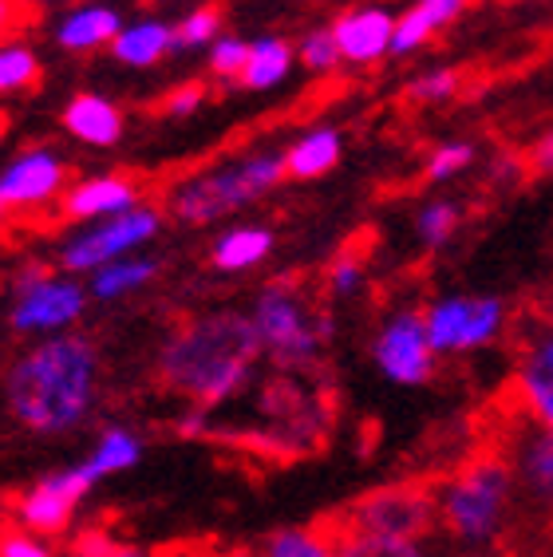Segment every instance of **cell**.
I'll use <instances>...</instances> for the list:
<instances>
[{
  "label": "cell",
  "instance_id": "19",
  "mask_svg": "<svg viewBox=\"0 0 553 557\" xmlns=\"http://www.w3.org/2000/svg\"><path fill=\"white\" fill-rule=\"evenodd\" d=\"M470 0H415L404 16H395V36H392V55H407L415 48H423L439 28H447L467 12Z\"/></svg>",
  "mask_w": 553,
  "mask_h": 557
},
{
  "label": "cell",
  "instance_id": "12",
  "mask_svg": "<svg viewBox=\"0 0 553 557\" xmlns=\"http://www.w3.org/2000/svg\"><path fill=\"white\" fill-rule=\"evenodd\" d=\"M67 183V166L60 150L52 147H28L0 171V198L9 210H44L60 202Z\"/></svg>",
  "mask_w": 553,
  "mask_h": 557
},
{
  "label": "cell",
  "instance_id": "31",
  "mask_svg": "<svg viewBox=\"0 0 553 557\" xmlns=\"http://www.w3.org/2000/svg\"><path fill=\"white\" fill-rule=\"evenodd\" d=\"M297 64H305L309 72H332L341 64V44L332 36V28H312V33L300 36L297 44Z\"/></svg>",
  "mask_w": 553,
  "mask_h": 557
},
{
  "label": "cell",
  "instance_id": "4",
  "mask_svg": "<svg viewBox=\"0 0 553 557\" xmlns=\"http://www.w3.org/2000/svg\"><path fill=\"white\" fill-rule=\"evenodd\" d=\"M285 178V150H254V154L206 166L191 178H179L167 190L162 206L179 225H210L273 194Z\"/></svg>",
  "mask_w": 553,
  "mask_h": 557
},
{
  "label": "cell",
  "instance_id": "25",
  "mask_svg": "<svg viewBox=\"0 0 553 557\" xmlns=\"http://www.w3.org/2000/svg\"><path fill=\"white\" fill-rule=\"evenodd\" d=\"M155 277H159V261L127 253V258L107 261L103 269H96L91 281H87V293L96 300H123V297H131V293L155 285Z\"/></svg>",
  "mask_w": 553,
  "mask_h": 557
},
{
  "label": "cell",
  "instance_id": "28",
  "mask_svg": "<svg viewBox=\"0 0 553 557\" xmlns=\"http://www.w3.org/2000/svg\"><path fill=\"white\" fill-rule=\"evenodd\" d=\"M40 84V55L28 44H0V96Z\"/></svg>",
  "mask_w": 553,
  "mask_h": 557
},
{
  "label": "cell",
  "instance_id": "36",
  "mask_svg": "<svg viewBox=\"0 0 553 557\" xmlns=\"http://www.w3.org/2000/svg\"><path fill=\"white\" fill-rule=\"evenodd\" d=\"M0 557H56L52 546L33 530H4L0 534Z\"/></svg>",
  "mask_w": 553,
  "mask_h": 557
},
{
  "label": "cell",
  "instance_id": "34",
  "mask_svg": "<svg viewBox=\"0 0 553 557\" xmlns=\"http://www.w3.org/2000/svg\"><path fill=\"white\" fill-rule=\"evenodd\" d=\"M470 162H475V147H470V143H447V147H439L435 154L427 159V178H431V183H447L458 171H467Z\"/></svg>",
  "mask_w": 553,
  "mask_h": 557
},
{
  "label": "cell",
  "instance_id": "39",
  "mask_svg": "<svg viewBox=\"0 0 553 557\" xmlns=\"http://www.w3.org/2000/svg\"><path fill=\"white\" fill-rule=\"evenodd\" d=\"M526 159H530V171L533 174H553V131H545L542 139L533 143Z\"/></svg>",
  "mask_w": 553,
  "mask_h": 557
},
{
  "label": "cell",
  "instance_id": "32",
  "mask_svg": "<svg viewBox=\"0 0 553 557\" xmlns=\"http://www.w3.org/2000/svg\"><path fill=\"white\" fill-rule=\"evenodd\" d=\"M458 91V72L455 67H435V72H423L419 79L407 84V99L411 103H443Z\"/></svg>",
  "mask_w": 553,
  "mask_h": 557
},
{
  "label": "cell",
  "instance_id": "16",
  "mask_svg": "<svg viewBox=\"0 0 553 557\" xmlns=\"http://www.w3.org/2000/svg\"><path fill=\"white\" fill-rule=\"evenodd\" d=\"M518 399L533 423L553 431V329L533 336L518 360Z\"/></svg>",
  "mask_w": 553,
  "mask_h": 557
},
{
  "label": "cell",
  "instance_id": "17",
  "mask_svg": "<svg viewBox=\"0 0 553 557\" xmlns=\"http://www.w3.org/2000/svg\"><path fill=\"white\" fill-rule=\"evenodd\" d=\"M60 123H64L67 135H72L75 143H84V147H115V143L123 139V127H127V123H123V111H119L111 99L91 96V91L75 96L64 108V115H60Z\"/></svg>",
  "mask_w": 553,
  "mask_h": 557
},
{
  "label": "cell",
  "instance_id": "30",
  "mask_svg": "<svg viewBox=\"0 0 553 557\" xmlns=\"http://www.w3.org/2000/svg\"><path fill=\"white\" fill-rule=\"evenodd\" d=\"M458 230V206L455 202H427L415 218V234L427 249L447 246L451 234Z\"/></svg>",
  "mask_w": 553,
  "mask_h": 557
},
{
  "label": "cell",
  "instance_id": "18",
  "mask_svg": "<svg viewBox=\"0 0 553 557\" xmlns=\"http://www.w3.org/2000/svg\"><path fill=\"white\" fill-rule=\"evenodd\" d=\"M119 33H123L119 9H111V4H79L56 24V44L64 52H96V48H111Z\"/></svg>",
  "mask_w": 553,
  "mask_h": 557
},
{
  "label": "cell",
  "instance_id": "33",
  "mask_svg": "<svg viewBox=\"0 0 553 557\" xmlns=\"http://www.w3.org/2000/svg\"><path fill=\"white\" fill-rule=\"evenodd\" d=\"M245 60H249V40L242 36H218L210 44V72L222 79H237L245 72Z\"/></svg>",
  "mask_w": 553,
  "mask_h": 557
},
{
  "label": "cell",
  "instance_id": "37",
  "mask_svg": "<svg viewBox=\"0 0 553 557\" xmlns=\"http://www.w3.org/2000/svg\"><path fill=\"white\" fill-rule=\"evenodd\" d=\"M202 84H186V87H174L171 96L162 99V115H171V119H182V115H194V111L202 108Z\"/></svg>",
  "mask_w": 553,
  "mask_h": 557
},
{
  "label": "cell",
  "instance_id": "40",
  "mask_svg": "<svg viewBox=\"0 0 553 557\" xmlns=\"http://www.w3.org/2000/svg\"><path fill=\"white\" fill-rule=\"evenodd\" d=\"M24 16V9L16 4V0H0V36L12 33L16 28V21Z\"/></svg>",
  "mask_w": 553,
  "mask_h": 557
},
{
  "label": "cell",
  "instance_id": "14",
  "mask_svg": "<svg viewBox=\"0 0 553 557\" xmlns=\"http://www.w3.org/2000/svg\"><path fill=\"white\" fill-rule=\"evenodd\" d=\"M332 36L341 44L344 64H376L383 55H392L395 12H388L383 4L348 9L341 21L332 24Z\"/></svg>",
  "mask_w": 553,
  "mask_h": 557
},
{
  "label": "cell",
  "instance_id": "43",
  "mask_svg": "<svg viewBox=\"0 0 553 557\" xmlns=\"http://www.w3.org/2000/svg\"><path fill=\"white\" fill-rule=\"evenodd\" d=\"M162 557H191V554H182V549H174V554H162Z\"/></svg>",
  "mask_w": 553,
  "mask_h": 557
},
{
  "label": "cell",
  "instance_id": "45",
  "mask_svg": "<svg viewBox=\"0 0 553 557\" xmlns=\"http://www.w3.org/2000/svg\"><path fill=\"white\" fill-rule=\"evenodd\" d=\"M36 4H52V0H36Z\"/></svg>",
  "mask_w": 553,
  "mask_h": 557
},
{
  "label": "cell",
  "instance_id": "7",
  "mask_svg": "<svg viewBox=\"0 0 553 557\" xmlns=\"http://www.w3.org/2000/svg\"><path fill=\"white\" fill-rule=\"evenodd\" d=\"M344 522L380 537H404V542H427L439 530L435 491L419 483H392L380 491L364 494L352 506Z\"/></svg>",
  "mask_w": 553,
  "mask_h": 557
},
{
  "label": "cell",
  "instance_id": "23",
  "mask_svg": "<svg viewBox=\"0 0 553 557\" xmlns=\"http://www.w3.org/2000/svg\"><path fill=\"white\" fill-rule=\"evenodd\" d=\"M297 64V48L281 36H257L249 40V60H245V72L237 75V84L245 91H269V87L285 84L288 72Z\"/></svg>",
  "mask_w": 553,
  "mask_h": 557
},
{
  "label": "cell",
  "instance_id": "6",
  "mask_svg": "<svg viewBox=\"0 0 553 557\" xmlns=\"http://www.w3.org/2000/svg\"><path fill=\"white\" fill-rule=\"evenodd\" d=\"M162 230V210L138 202L135 210L115 218H99V222H87L75 237H67L60 246V269L72 273V277H91L96 269H103L107 261H119L135 253L138 246L155 242Z\"/></svg>",
  "mask_w": 553,
  "mask_h": 557
},
{
  "label": "cell",
  "instance_id": "5",
  "mask_svg": "<svg viewBox=\"0 0 553 557\" xmlns=\"http://www.w3.org/2000/svg\"><path fill=\"white\" fill-rule=\"evenodd\" d=\"M261 356L281 372H305L320 360L332 336L329 312H320L309 293L293 281H273L254 297L249 309Z\"/></svg>",
  "mask_w": 553,
  "mask_h": 557
},
{
  "label": "cell",
  "instance_id": "26",
  "mask_svg": "<svg viewBox=\"0 0 553 557\" xmlns=\"http://www.w3.org/2000/svg\"><path fill=\"white\" fill-rule=\"evenodd\" d=\"M336 546V557H431L423 549V542H404V537H380L364 534L356 525H348L344 518L324 525Z\"/></svg>",
  "mask_w": 553,
  "mask_h": 557
},
{
  "label": "cell",
  "instance_id": "2",
  "mask_svg": "<svg viewBox=\"0 0 553 557\" xmlns=\"http://www.w3.org/2000/svg\"><path fill=\"white\" fill-rule=\"evenodd\" d=\"M261 341L249 312H206L179 324L159 348V380L194 408H222L249 384Z\"/></svg>",
  "mask_w": 553,
  "mask_h": 557
},
{
  "label": "cell",
  "instance_id": "44",
  "mask_svg": "<svg viewBox=\"0 0 553 557\" xmlns=\"http://www.w3.org/2000/svg\"><path fill=\"white\" fill-rule=\"evenodd\" d=\"M0 139H4V115H0Z\"/></svg>",
  "mask_w": 553,
  "mask_h": 557
},
{
  "label": "cell",
  "instance_id": "35",
  "mask_svg": "<svg viewBox=\"0 0 553 557\" xmlns=\"http://www.w3.org/2000/svg\"><path fill=\"white\" fill-rule=\"evenodd\" d=\"M329 293L332 297H356L364 289V261L352 258V253H341V258L329 265Z\"/></svg>",
  "mask_w": 553,
  "mask_h": 557
},
{
  "label": "cell",
  "instance_id": "1",
  "mask_svg": "<svg viewBox=\"0 0 553 557\" xmlns=\"http://www.w3.org/2000/svg\"><path fill=\"white\" fill-rule=\"evenodd\" d=\"M99 399V352L87 336H44L4 372V404L21 428L36 435H67L84 428Z\"/></svg>",
  "mask_w": 553,
  "mask_h": 557
},
{
  "label": "cell",
  "instance_id": "22",
  "mask_svg": "<svg viewBox=\"0 0 553 557\" xmlns=\"http://www.w3.org/2000/svg\"><path fill=\"white\" fill-rule=\"evenodd\" d=\"M138 459H143V443H138V435L131 428H119L115 423V428L99 431L96 447H91V455L79 462V471L87 474V483L99 486L103 479H115V474L131 471Z\"/></svg>",
  "mask_w": 553,
  "mask_h": 557
},
{
  "label": "cell",
  "instance_id": "21",
  "mask_svg": "<svg viewBox=\"0 0 553 557\" xmlns=\"http://www.w3.org/2000/svg\"><path fill=\"white\" fill-rule=\"evenodd\" d=\"M344 154V135L336 127H312L305 131L293 147L285 150V174L297 183H312L341 162Z\"/></svg>",
  "mask_w": 553,
  "mask_h": 557
},
{
  "label": "cell",
  "instance_id": "27",
  "mask_svg": "<svg viewBox=\"0 0 553 557\" xmlns=\"http://www.w3.org/2000/svg\"><path fill=\"white\" fill-rule=\"evenodd\" d=\"M257 557H336V546L324 525H285L266 537Z\"/></svg>",
  "mask_w": 553,
  "mask_h": 557
},
{
  "label": "cell",
  "instance_id": "29",
  "mask_svg": "<svg viewBox=\"0 0 553 557\" xmlns=\"http://www.w3.org/2000/svg\"><path fill=\"white\" fill-rule=\"evenodd\" d=\"M222 36V12L213 9V4H202V9L186 12L179 24H174V48H186V52H194V48H210L213 40Z\"/></svg>",
  "mask_w": 553,
  "mask_h": 557
},
{
  "label": "cell",
  "instance_id": "24",
  "mask_svg": "<svg viewBox=\"0 0 553 557\" xmlns=\"http://www.w3.org/2000/svg\"><path fill=\"white\" fill-rule=\"evenodd\" d=\"M269 253H273V234H269L266 225H234V230L218 234L210 261L222 273H245V269L261 265Z\"/></svg>",
  "mask_w": 553,
  "mask_h": 557
},
{
  "label": "cell",
  "instance_id": "10",
  "mask_svg": "<svg viewBox=\"0 0 553 557\" xmlns=\"http://www.w3.org/2000/svg\"><path fill=\"white\" fill-rule=\"evenodd\" d=\"M87 491H96V486L87 483V474L79 471V462L64 467V471L44 474V479H36V483L16 498V522L40 537L64 534L75 515V506L84 503Z\"/></svg>",
  "mask_w": 553,
  "mask_h": 557
},
{
  "label": "cell",
  "instance_id": "42",
  "mask_svg": "<svg viewBox=\"0 0 553 557\" xmlns=\"http://www.w3.org/2000/svg\"><path fill=\"white\" fill-rule=\"evenodd\" d=\"M4 218H9V206H4V198H0V222H4Z\"/></svg>",
  "mask_w": 553,
  "mask_h": 557
},
{
  "label": "cell",
  "instance_id": "11",
  "mask_svg": "<svg viewBox=\"0 0 553 557\" xmlns=\"http://www.w3.org/2000/svg\"><path fill=\"white\" fill-rule=\"evenodd\" d=\"M376 364L380 372L392 380V384H427V375H431V360H435V348L427 341V324H423V312L404 309L395 312L392 321L383 324L380 336H376Z\"/></svg>",
  "mask_w": 553,
  "mask_h": 557
},
{
  "label": "cell",
  "instance_id": "3",
  "mask_svg": "<svg viewBox=\"0 0 553 557\" xmlns=\"http://www.w3.org/2000/svg\"><path fill=\"white\" fill-rule=\"evenodd\" d=\"M514 494H518V483H514L506 450H482L435 491L439 530L467 554L490 549L511 525Z\"/></svg>",
  "mask_w": 553,
  "mask_h": 557
},
{
  "label": "cell",
  "instance_id": "8",
  "mask_svg": "<svg viewBox=\"0 0 553 557\" xmlns=\"http://www.w3.org/2000/svg\"><path fill=\"white\" fill-rule=\"evenodd\" d=\"M87 309V289L72 273H44L40 281L12 293V329L24 336L67 333Z\"/></svg>",
  "mask_w": 553,
  "mask_h": 557
},
{
  "label": "cell",
  "instance_id": "20",
  "mask_svg": "<svg viewBox=\"0 0 553 557\" xmlns=\"http://www.w3.org/2000/svg\"><path fill=\"white\" fill-rule=\"evenodd\" d=\"M174 48V24L167 21H135L123 24V33L111 44V55H115L123 67H155L159 60H167Z\"/></svg>",
  "mask_w": 553,
  "mask_h": 557
},
{
  "label": "cell",
  "instance_id": "15",
  "mask_svg": "<svg viewBox=\"0 0 553 557\" xmlns=\"http://www.w3.org/2000/svg\"><path fill=\"white\" fill-rule=\"evenodd\" d=\"M138 206V186L127 174H96V178H84V183L67 186L60 194V214L67 222H99V218H115L127 214Z\"/></svg>",
  "mask_w": 553,
  "mask_h": 557
},
{
  "label": "cell",
  "instance_id": "38",
  "mask_svg": "<svg viewBox=\"0 0 553 557\" xmlns=\"http://www.w3.org/2000/svg\"><path fill=\"white\" fill-rule=\"evenodd\" d=\"M72 557H150V554H143V549H135V546H119L111 537H84Z\"/></svg>",
  "mask_w": 553,
  "mask_h": 557
},
{
  "label": "cell",
  "instance_id": "9",
  "mask_svg": "<svg viewBox=\"0 0 553 557\" xmlns=\"http://www.w3.org/2000/svg\"><path fill=\"white\" fill-rule=\"evenodd\" d=\"M506 305L499 297H443L423 312L435 352H470L502 333Z\"/></svg>",
  "mask_w": 553,
  "mask_h": 557
},
{
  "label": "cell",
  "instance_id": "41",
  "mask_svg": "<svg viewBox=\"0 0 553 557\" xmlns=\"http://www.w3.org/2000/svg\"><path fill=\"white\" fill-rule=\"evenodd\" d=\"M458 557H511V554H499V549H470V554H458Z\"/></svg>",
  "mask_w": 553,
  "mask_h": 557
},
{
  "label": "cell",
  "instance_id": "13",
  "mask_svg": "<svg viewBox=\"0 0 553 557\" xmlns=\"http://www.w3.org/2000/svg\"><path fill=\"white\" fill-rule=\"evenodd\" d=\"M506 459H511L514 483L526 494V503L553 518V431L530 419L506 447Z\"/></svg>",
  "mask_w": 553,
  "mask_h": 557
}]
</instances>
